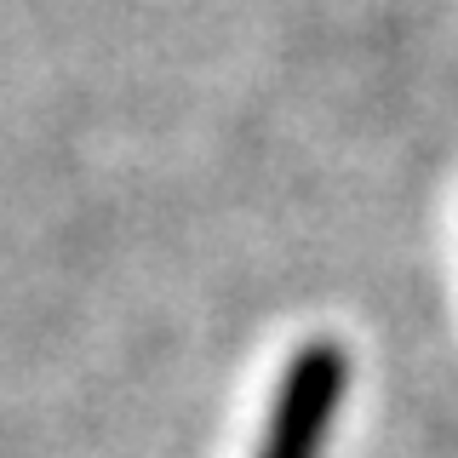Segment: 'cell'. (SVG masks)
<instances>
[{"label":"cell","mask_w":458,"mask_h":458,"mask_svg":"<svg viewBox=\"0 0 458 458\" xmlns=\"http://www.w3.org/2000/svg\"><path fill=\"white\" fill-rule=\"evenodd\" d=\"M344 378H350V361H344L338 344H304L286 367L276 401H269V424L264 441H258V458H321L327 436H333L338 401H344Z\"/></svg>","instance_id":"cell-1"}]
</instances>
